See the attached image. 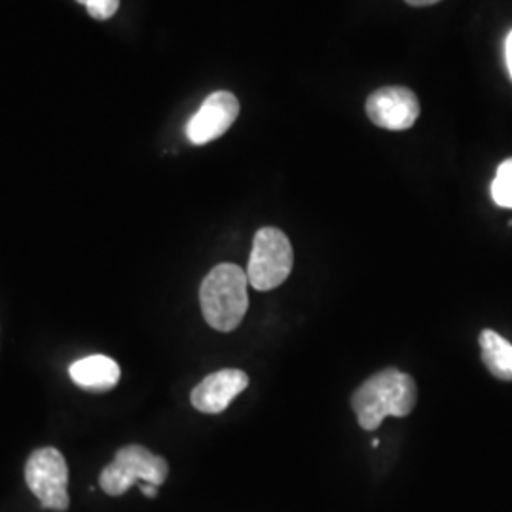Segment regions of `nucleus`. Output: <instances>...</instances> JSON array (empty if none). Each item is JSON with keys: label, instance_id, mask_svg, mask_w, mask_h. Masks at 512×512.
Returning a JSON list of instances; mask_svg holds the SVG:
<instances>
[{"label": "nucleus", "instance_id": "12", "mask_svg": "<svg viewBox=\"0 0 512 512\" xmlns=\"http://www.w3.org/2000/svg\"><path fill=\"white\" fill-rule=\"evenodd\" d=\"M86 6L88 14L97 21L110 19L120 8V0H76Z\"/></svg>", "mask_w": 512, "mask_h": 512}, {"label": "nucleus", "instance_id": "7", "mask_svg": "<svg viewBox=\"0 0 512 512\" xmlns=\"http://www.w3.org/2000/svg\"><path fill=\"white\" fill-rule=\"evenodd\" d=\"M238 114L239 101L234 93H211L200 110L190 118L186 137L192 145H207L232 128Z\"/></svg>", "mask_w": 512, "mask_h": 512}, {"label": "nucleus", "instance_id": "11", "mask_svg": "<svg viewBox=\"0 0 512 512\" xmlns=\"http://www.w3.org/2000/svg\"><path fill=\"white\" fill-rule=\"evenodd\" d=\"M492 198L499 207L512 209V158L497 167V175L492 183Z\"/></svg>", "mask_w": 512, "mask_h": 512}, {"label": "nucleus", "instance_id": "1", "mask_svg": "<svg viewBox=\"0 0 512 512\" xmlns=\"http://www.w3.org/2000/svg\"><path fill=\"white\" fill-rule=\"evenodd\" d=\"M418 401V387L412 376L397 368H385L368 378L353 397L351 406L365 431H376L385 418L408 416Z\"/></svg>", "mask_w": 512, "mask_h": 512}, {"label": "nucleus", "instance_id": "15", "mask_svg": "<svg viewBox=\"0 0 512 512\" xmlns=\"http://www.w3.org/2000/svg\"><path fill=\"white\" fill-rule=\"evenodd\" d=\"M408 4L412 6H431V4H437L440 0H406Z\"/></svg>", "mask_w": 512, "mask_h": 512}, {"label": "nucleus", "instance_id": "14", "mask_svg": "<svg viewBox=\"0 0 512 512\" xmlns=\"http://www.w3.org/2000/svg\"><path fill=\"white\" fill-rule=\"evenodd\" d=\"M139 488H141V492L147 495V497H156V495H158V486H154V484L141 482V484H139Z\"/></svg>", "mask_w": 512, "mask_h": 512}, {"label": "nucleus", "instance_id": "5", "mask_svg": "<svg viewBox=\"0 0 512 512\" xmlns=\"http://www.w3.org/2000/svg\"><path fill=\"white\" fill-rule=\"evenodd\" d=\"M25 482L44 509H69V467L59 450L40 448L33 452L25 465Z\"/></svg>", "mask_w": 512, "mask_h": 512}, {"label": "nucleus", "instance_id": "8", "mask_svg": "<svg viewBox=\"0 0 512 512\" xmlns=\"http://www.w3.org/2000/svg\"><path fill=\"white\" fill-rule=\"evenodd\" d=\"M249 387V376L239 368H224L207 376L200 385L194 387L190 401L192 406L203 414L224 412L239 393Z\"/></svg>", "mask_w": 512, "mask_h": 512}, {"label": "nucleus", "instance_id": "4", "mask_svg": "<svg viewBox=\"0 0 512 512\" xmlns=\"http://www.w3.org/2000/svg\"><path fill=\"white\" fill-rule=\"evenodd\" d=\"M169 475V465L164 458L152 454L139 444H131L122 448L109 467L103 469L99 476V484L105 494L122 495L128 492L133 484H154L162 486Z\"/></svg>", "mask_w": 512, "mask_h": 512}, {"label": "nucleus", "instance_id": "3", "mask_svg": "<svg viewBox=\"0 0 512 512\" xmlns=\"http://www.w3.org/2000/svg\"><path fill=\"white\" fill-rule=\"evenodd\" d=\"M293 245L279 228H260L249 256L247 279L256 291H274L293 272Z\"/></svg>", "mask_w": 512, "mask_h": 512}, {"label": "nucleus", "instance_id": "6", "mask_svg": "<svg viewBox=\"0 0 512 512\" xmlns=\"http://www.w3.org/2000/svg\"><path fill=\"white\" fill-rule=\"evenodd\" d=\"M366 114L378 128L404 131L416 124L420 116V101L408 88H382L368 97Z\"/></svg>", "mask_w": 512, "mask_h": 512}, {"label": "nucleus", "instance_id": "10", "mask_svg": "<svg viewBox=\"0 0 512 512\" xmlns=\"http://www.w3.org/2000/svg\"><path fill=\"white\" fill-rule=\"evenodd\" d=\"M482 361L497 380L512 382V344L495 330L480 332Z\"/></svg>", "mask_w": 512, "mask_h": 512}, {"label": "nucleus", "instance_id": "9", "mask_svg": "<svg viewBox=\"0 0 512 512\" xmlns=\"http://www.w3.org/2000/svg\"><path fill=\"white\" fill-rule=\"evenodd\" d=\"M74 384L86 391L105 393L120 382V366L107 355H90L76 361L69 368Z\"/></svg>", "mask_w": 512, "mask_h": 512}, {"label": "nucleus", "instance_id": "13", "mask_svg": "<svg viewBox=\"0 0 512 512\" xmlns=\"http://www.w3.org/2000/svg\"><path fill=\"white\" fill-rule=\"evenodd\" d=\"M505 61H507V69H509L512 78V31L505 40Z\"/></svg>", "mask_w": 512, "mask_h": 512}, {"label": "nucleus", "instance_id": "2", "mask_svg": "<svg viewBox=\"0 0 512 512\" xmlns=\"http://www.w3.org/2000/svg\"><path fill=\"white\" fill-rule=\"evenodd\" d=\"M249 279L236 264H219L203 279L200 304L209 327L232 332L243 321L249 308Z\"/></svg>", "mask_w": 512, "mask_h": 512}]
</instances>
